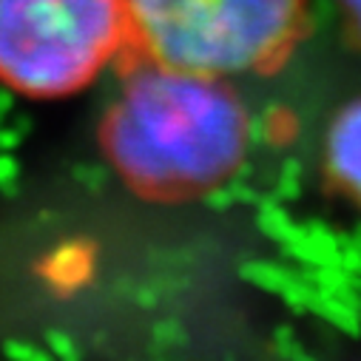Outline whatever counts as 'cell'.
Wrapping results in <instances>:
<instances>
[{"mask_svg":"<svg viewBox=\"0 0 361 361\" xmlns=\"http://www.w3.org/2000/svg\"><path fill=\"white\" fill-rule=\"evenodd\" d=\"M131 40L128 0H0V85L29 100L80 94Z\"/></svg>","mask_w":361,"mask_h":361,"instance_id":"obj_3","label":"cell"},{"mask_svg":"<svg viewBox=\"0 0 361 361\" xmlns=\"http://www.w3.org/2000/svg\"><path fill=\"white\" fill-rule=\"evenodd\" d=\"M324 162L330 179L361 208V97L333 117L324 140Z\"/></svg>","mask_w":361,"mask_h":361,"instance_id":"obj_4","label":"cell"},{"mask_svg":"<svg viewBox=\"0 0 361 361\" xmlns=\"http://www.w3.org/2000/svg\"><path fill=\"white\" fill-rule=\"evenodd\" d=\"M310 0H128L134 40L154 63L236 77L270 74L305 37Z\"/></svg>","mask_w":361,"mask_h":361,"instance_id":"obj_2","label":"cell"},{"mask_svg":"<svg viewBox=\"0 0 361 361\" xmlns=\"http://www.w3.org/2000/svg\"><path fill=\"white\" fill-rule=\"evenodd\" d=\"M250 120L228 77L145 60L100 123V148L148 202L200 200L242 168Z\"/></svg>","mask_w":361,"mask_h":361,"instance_id":"obj_1","label":"cell"},{"mask_svg":"<svg viewBox=\"0 0 361 361\" xmlns=\"http://www.w3.org/2000/svg\"><path fill=\"white\" fill-rule=\"evenodd\" d=\"M341 9L350 20V29H353L355 40L361 43V0H341Z\"/></svg>","mask_w":361,"mask_h":361,"instance_id":"obj_5","label":"cell"}]
</instances>
